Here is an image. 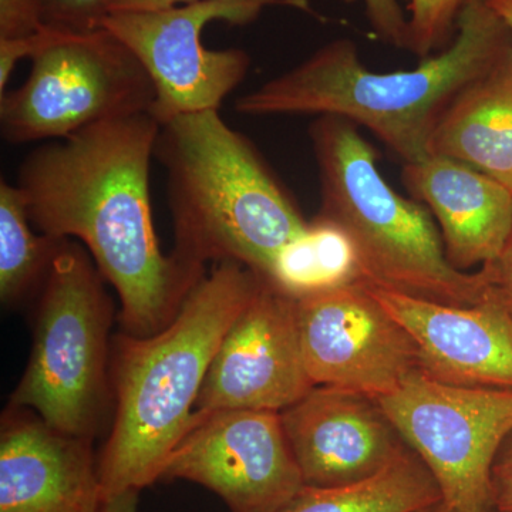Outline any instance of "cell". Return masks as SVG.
<instances>
[{"label":"cell","instance_id":"30","mask_svg":"<svg viewBox=\"0 0 512 512\" xmlns=\"http://www.w3.org/2000/svg\"><path fill=\"white\" fill-rule=\"evenodd\" d=\"M485 2L503 19L512 37V0H485Z\"/></svg>","mask_w":512,"mask_h":512},{"label":"cell","instance_id":"1","mask_svg":"<svg viewBox=\"0 0 512 512\" xmlns=\"http://www.w3.org/2000/svg\"><path fill=\"white\" fill-rule=\"evenodd\" d=\"M158 131L151 113L93 124L33 150L16 183L43 235L84 242L119 293L126 333L140 338L163 329L204 276L158 245L150 200Z\"/></svg>","mask_w":512,"mask_h":512},{"label":"cell","instance_id":"31","mask_svg":"<svg viewBox=\"0 0 512 512\" xmlns=\"http://www.w3.org/2000/svg\"><path fill=\"white\" fill-rule=\"evenodd\" d=\"M419 512H457L454 511L453 508L448 507L447 504H444L443 501L441 503L436 505H431L429 508H424V510H421Z\"/></svg>","mask_w":512,"mask_h":512},{"label":"cell","instance_id":"10","mask_svg":"<svg viewBox=\"0 0 512 512\" xmlns=\"http://www.w3.org/2000/svg\"><path fill=\"white\" fill-rule=\"evenodd\" d=\"M160 480H185L220 495L231 512H274L305 487L281 413H194Z\"/></svg>","mask_w":512,"mask_h":512},{"label":"cell","instance_id":"7","mask_svg":"<svg viewBox=\"0 0 512 512\" xmlns=\"http://www.w3.org/2000/svg\"><path fill=\"white\" fill-rule=\"evenodd\" d=\"M154 101L146 67L109 30L43 28L28 79L0 96V130L13 144L62 140L93 124L151 113Z\"/></svg>","mask_w":512,"mask_h":512},{"label":"cell","instance_id":"21","mask_svg":"<svg viewBox=\"0 0 512 512\" xmlns=\"http://www.w3.org/2000/svg\"><path fill=\"white\" fill-rule=\"evenodd\" d=\"M470 0H410L409 46L421 60L446 49L456 36L457 20Z\"/></svg>","mask_w":512,"mask_h":512},{"label":"cell","instance_id":"19","mask_svg":"<svg viewBox=\"0 0 512 512\" xmlns=\"http://www.w3.org/2000/svg\"><path fill=\"white\" fill-rule=\"evenodd\" d=\"M266 281L302 299L362 281L355 242L335 221L318 215L272 262Z\"/></svg>","mask_w":512,"mask_h":512},{"label":"cell","instance_id":"26","mask_svg":"<svg viewBox=\"0 0 512 512\" xmlns=\"http://www.w3.org/2000/svg\"><path fill=\"white\" fill-rule=\"evenodd\" d=\"M40 42V32L32 36L8 37L0 39V96L6 92V87L20 60L32 59Z\"/></svg>","mask_w":512,"mask_h":512},{"label":"cell","instance_id":"22","mask_svg":"<svg viewBox=\"0 0 512 512\" xmlns=\"http://www.w3.org/2000/svg\"><path fill=\"white\" fill-rule=\"evenodd\" d=\"M113 0H37L43 26L64 32H92L110 15Z\"/></svg>","mask_w":512,"mask_h":512},{"label":"cell","instance_id":"20","mask_svg":"<svg viewBox=\"0 0 512 512\" xmlns=\"http://www.w3.org/2000/svg\"><path fill=\"white\" fill-rule=\"evenodd\" d=\"M18 185L0 183V296L3 303L22 298L45 279L62 239L36 235Z\"/></svg>","mask_w":512,"mask_h":512},{"label":"cell","instance_id":"2","mask_svg":"<svg viewBox=\"0 0 512 512\" xmlns=\"http://www.w3.org/2000/svg\"><path fill=\"white\" fill-rule=\"evenodd\" d=\"M512 47L510 30L485 0H470L453 42L413 70L375 73L355 43L339 39L235 101L245 116H338L372 131L404 164L431 156L444 111Z\"/></svg>","mask_w":512,"mask_h":512},{"label":"cell","instance_id":"18","mask_svg":"<svg viewBox=\"0 0 512 512\" xmlns=\"http://www.w3.org/2000/svg\"><path fill=\"white\" fill-rule=\"evenodd\" d=\"M441 501L429 468L406 448L376 476L342 487L305 485L274 512H419Z\"/></svg>","mask_w":512,"mask_h":512},{"label":"cell","instance_id":"9","mask_svg":"<svg viewBox=\"0 0 512 512\" xmlns=\"http://www.w3.org/2000/svg\"><path fill=\"white\" fill-rule=\"evenodd\" d=\"M278 0H197L154 10L110 13L101 28L119 37L146 67L156 87L154 119L220 110L244 82L249 56L241 49L212 50L202 32L212 22L248 25Z\"/></svg>","mask_w":512,"mask_h":512},{"label":"cell","instance_id":"5","mask_svg":"<svg viewBox=\"0 0 512 512\" xmlns=\"http://www.w3.org/2000/svg\"><path fill=\"white\" fill-rule=\"evenodd\" d=\"M322 210L348 232L362 281L446 305L471 306L494 295L490 276L450 264L430 212L392 190L356 124L320 116L311 127Z\"/></svg>","mask_w":512,"mask_h":512},{"label":"cell","instance_id":"17","mask_svg":"<svg viewBox=\"0 0 512 512\" xmlns=\"http://www.w3.org/2000/svg\"><path fill=\"white\" fill-rule=\"evenodd\" d=\"M431 154L470 165L512 192V47L444 111Z\"/></svg>","mask_w":512,"mask_h":512},{"label":"cell","instance_id":"3","mask_svg":"<svg viewBox=\"0 0 512 512\" xmlns=\"http://www.w3.org/2000/svg\"><path fill=\"white\" fill-rule=\"evenodd\" d=\"M262 276L234 261L215 264L173 319L150 336L117 342L116 414L99 461L103 498L160 480L194 419L195 404L222 338Z\"/></svg>","mask_w":512,"mask_h":512},{"label":"cell","instance_id":"8","mask_svg":"<svg viewBox=\"0 0 512 512\" xmlns=\"http://www.w3.org/2000/svg\"><path fill=\"white\" fill-rule=\"evenodd\" d=\"M376 400L429 468L444 504L491 511V470L512 434V389L457 386L416 370Z\"/></svg>","mask_w":512,"mask_h":512},{"label":"cell","instance_id":"28","mask_svg":"<svg viewBox=\"0 0 512 512\" xmlns=\"http://www.w3.org/2000/svg\"><path fill=\"white\" fill-rule=\"evenodd\" d=\"M197 2V0H113L110 13L131 12V10H154L171 8V6L185 5V3ZM345 3H353L355 0H342Z\"/></svg>","mask_w":512,"mask_h":512},{"label":"cell","instance_id":"11","mask_svg":"<svg viewBox=\"0 0 512 512\" xmlns=\"http://www.w3.org/2000/svg\"><path fill=\"white\" fill-rule=\"evenodd\" d=\"M295 309L315 386L379 399L420 370L413 339L362 282L295 299Z\"/></svg>","mask_w":512,"mask_h":512},{"label":"cell","instance_id":"14","mask_svg":"<svg viewBox=\"0 0 512 512\" xmlns=\"http://www.w3.org/2000/svg\"><path fill=\"white\" fill-rule=\"evenodd\" d=\"M365 285L413 339L421 372L457 386L512 389V315L497 296L454 306Z\"/></svg>","mask_w":512,"mask_h":512},{"label":"cell","instance_id":"15","mask_svg":"<svg viewBox=\"0 0 512 512\" xmlns=\"http://www.w3.org/2000/svg\"><path fill=\"white\" fill-rule=\"evenodd\" d=\"M15 410L0 434V512H101L92 440Z\"/></svg>","mask_w":512,"mask_h":512},{"label":"cell","instance_id":"25","mask_svg":"<svg viewBox=\"0 0 512 512\" xmlns=\"http://www.w3.org/2000/svg\"><path fill=\"white\" fill-rule=\"evenodd\" d=\"M491 510L512 512V434L498 451L491 470Z\"/></svg>","mask_w":512,"mask_h":512},{"label":"cell","instance_id":"4","mask_svg":"<svg viewBox=\"0 0 512 512\" xmlns=\"http://www.w3.org/2000/svg\"><path fill=\"white\" fill-rule=\"evenodd\" d=\"M154 158L167 174L175 258L192 268L234 261L266 278L308 227L247 137L217 110L160 124Z\"/></svg>","mask_w":512,"mask_h":512},{"label":"cell","instance_id":"32","mask_svg":"<svg viewBox=\"0 0 512 512\" xmlns=\"http://www.w3.org/2000/svg\"><path fill=\"white\" fill-rule=\"evenodd\" d=\"M488 512H494V511H493V510H491V511H488Z\"/></svg>","mask_w":512,"mask_h":512},{"label":"cell","instance_id":"29","mask_svg":"<svg viewBox=\"0 0 512 512\" xmlns=\"http://www.w3.org/2000/svg\"><path fill=\"white\" fill-rule=\"evenodd\" d=\"M138 493L140 491H123L104 498L101 512H138Z\"/></svg>","mask_w":512,"mask_h":512},{"label":"cell","instance_id":"23","mask_svg":"<svg viewBox=\"0 0 512 512\" xmlns=\"http://www.w3.org/2000/svg\"><path fill=\"white\" fill-rule=\"evenodd\" d=\"M370 26L383 42L407 49L409 19H406L399 0H363Z\"/></svg>","mask_w":512,"mask_h":512},{"label":"cell","instance_id":"16","mask_svg":"<svg viewBox=\"0 0 512 512\" xmlns=\"http://www.w3.org/2000/svg\"><path fill=\"white\" fill-rule=\"evenodd\" d=\"M403 184L436 217L454 268L467 272L500 258L512 232V192L507 187L436 154L404 164Z\"/></svg>","mask_w":512,"mask_h":512},{"label":"cell","instance_id":"13","mask_svg":"<svg viewBox=\"0 0 512 512\" xmlns=\"http://www.w3.org/2000/svg\"><path fill=\"white\" fill-rule=\"evenodd\" d=\"M281 420L306 487L365 481L409 448L376 399L340 387H313Z\"/></svg>","mask_w":512,"mask_h":512},{"label":"cell","instance_id":"12","mask_svg":"<svg viewBox=\"0 0 512 512\" xmlns=\"http://www.w3.org/2000/svg\"><path fill=\"white\" fill-rule=\"evenodd\" d=\"M313 387L303 360L295 299L262 278L222 338L195 412L281 413Z\"/></svg>","mask_w":512,"mask_h":512},{"label":"cell","instance_id":"6","mask_svg":"<svg viewBox=\"0 0 512 512\" xmlns=\"http://www.w3.org/2000/svg\"><path fill=\"white\" fill-rule=\"evenodd\" d=\"M92 259L60 241L43 279L32 355L10 397L12 409L35 410L53 429L90 440L103 413L113 315Z\"/></svg>","mask_w":512,"mask_h":512},{"label":"cell","instance_id":"24","mask_svg":"<svg viewBox=\"0 0 512 512\" xmlns=\"http://www.w3.org/2000/svg\"><path fill=\"white\" fill-rule=\"evenodd\" d=\"M43 28L37 0H0V39L32 36Z\"/></svg>","mask_w":512,"mask_h":512},{"label":"cell","instance_id":"27","mask_svg":"<svg viewBox=\"0 0 512 512\" xmlns=\"http://www.w3.org/2000/svg\"><path fill=\"white\" fill-rule=\"evenodd\" d=\"M484 269L490 276L494 295L512 315V232L500 258Z\"/></svg>","mask_w":512,"mask_h":512}]
</instances>
